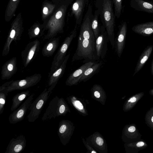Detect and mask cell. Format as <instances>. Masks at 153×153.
I'll return each mask as SVG.
<instances>
[{
    "label": "cell",
    "mask_w": 153,
    "mask_h": 153,
    "mask_svg": "<svg viewBox=\"0 0 153 153\" xmlns=\"http://www.w3.org/2000/svg\"><path fill=\"white\" fill-rule=\"evenodd\" d=\"M93 15L90 11H86L80 25L76 49L72 62L84 59V62L95 61L100 59L96 48V39L91 26Z\"/></svg>",
    "instance_id": "obj_1"
},
{
    "label": "cell",
    "mask_w": 153,
    "mask_h": 153,
    "mask_svg": "<svg viewBox=\"0 0 153 153\" xmlns=\"http://www.w3.org/2000/svg\"><path fill=\"white\" fill-rule=\"evenodd\" d=\"M102 23L106 29L108 41L113 48L115 47V17L112 0H95Z\"/></svg>",
    "instance_id": "obj_2"
},
{
    "label": "cell",
    "mask_w": 153,
    "mask_h": 153,
    "mask_svg": "<svg viewBox=\"0 0 153 153\" xmlns=\"http://www.w3.org/2000/svg\"><path fill=\"white\" fill-rule=\"evenodd\" d=\"M78 26L76 25L74 29L64 39L53 58L48 74L50 76L63 61L67 51L73 39L76 36Z\"/></svg>",
    "instance_id": "obj_3"
},
{
    "label": "cell",
    "mask_w": 153,
    "mask_h": 153,
    "mask_svg": "<svg viewBox=\"0 0 153 153\" xmlns=\"http://www.w3.org/2000/svg\"><path fill=\"white\" fill-rule=\"evenodd\" d=\"M51 93L45 88L34 101L32 102L28 109L30 112L27 116L29 122H34L39 118Z\"/></svg>",
    "instance_id": "obj_4"
},
{
    "label": "cell",
    "mask_w": 153,
    "mask_h": 153,
    "mask_svg": "<svg viewBox=\"0 0 153 153\" xmlns=\"http://www.w3.org/2000/svg\"><path fill=\"white\" fill-rule=\"evenodd\" d=\"M65 111L66 106L63 100L56 96L50 101L42 120L44 121L55 119L56 117L64 114Z\"/></svg>",
    "instance_id": "obj_5"
},
{
    "label": "cell",
    "mask_w": 153,
    "mask_h": 153,
    "mask_svg": "<svg viewBox=\"0 0 153 153\" xmlns=\"http://www.w3.org/2000/svg\"><path fill=\"white\" fill-rule=\"evenodd\" d=\"M41 78L40 74H36L23 79L12 80L9 86L0 91H3L8 94V92L13 91L26 89L36 85L40 81Z\"/></svg>",
    "instance_id": "obj_6"
},
{
    "label": "cell",
    "mask_w": 153,
    "mask_h": 153,
    "mask_svg": "<svg viewBox=\"0 0 153 153\" xmlns=\"http://www.w3.org/2000/svg\"><path fill=\"white\" fill-rule=\"evenodd\" d=\"M40 42L38 39L29 43L21 53V59L24 67L33 60L39 52Z\"/></svg>",
    "instance_id": "obj_7"
},
{
    "label": "cell",
    "mask_w": 153,
    "mask_h": 153,
    "mask_svg": "<svg viewBox=\"0 0 153 153\" xmlns=\"http://www.w3.org/2000/svg\"><path fill=\"white\" fill-rule=\"evenodd\" d=\"M34 96L33 94L30 95L19 107L13 111L10 114L8 118L10 123L15 124L24 119L32 103Z\"/></svg>",
    "instance_id": "obj_8"
},
{
    "label": "cell",
    "mask_w": 153,
    "mask_h": 153,
    "mask_svg": "<svg viewBox=\"0 0 153 153\" xmlns=\"http://www.w3.org/2000/svg\"><path fill=\"white\" fill-rule=\"evenodd\" d=\"M108 39L105 28L102 25L100 26V32L96 40L95 48L97 56L104 59L108 50Z\"/></svg>",
    "instance_id": "obj_9"
},
{
    "label": "cell",
    "mask_w": 153,
    "mask_h": 153,
    "mask_svg": "<svg viewBox=\"0 0 153 153\" xmlns=\"http://www.w3.org/2000/svg\"><path fill=\"white\" fill-rule=\"evenodd\" d=\"M70 54L66 56L62 62L57 68L49 76H48V90L52 92L57 84L59 79L63 76L66 66V65L70 57Z\"/></svg>",
    "instance_id": "obj_10"
},
{
    "label": "cell",
    "mask_w": 153,
    "mask_h": 153,
    "mask_svg": "<svg viewBox=\"0 0 153 153\" xmlns=\"http://www.w3.org/2000/svg\"><path fill=\"white\" fill-rule=\"evenodd\" d=\"M127 28L126 22H123L119 26V31L115 39L114 48L118 56L120 58L125 48Z\"/></svg>",
    "instance_id": "obj_11"
},
{
    "label": "cell",
    "mask_w": 153,
    "mask_h": 153,
    "mask_svg": "<svg viewBox=\"0 0 153 153\" xmlns=\"http://www.w3.org/2000/svg\"><path fill=\"white\" fill-rule=\"evenodd\" d=\"M89 0H74L71 6V14L74 16L76 25H80L83 19L85 8L88 5Z\"/></svg>",
    "instance_id": "obj_12"
},
{
    "label": "cell",
    "mask_w": 153,
    "mask_h": 153,
    "mask_svg": "<svg viewBox=\"0 0 153 153\" xmlns=\"http://www.w3.org/2000/svg\"><path fill=\"white\" fill-rule=\"evenodd\" d=\"M26 145V140L24 136L21 135L16 138L11 139L5 153H18L22 152Z\"/></svg>",
    "instance_id": "obj_13"
},
{
    "label": "cell",
    "mask_w": 153,
    "mask_h": 153,
    "mask_svg": "<svg viewBox=\"0 0 153 153\" xmlns=\"http://www.w3.org/2000/svg\"><path fill=\"white\" fill-rule=\"evenodd\" d=\"M17 61L16 57H13L7 61L3 65L1 72L2 80L10 78L17 70Z\"/></svg>",
    "instance_id": "obj_14"
},
{
    "label": "cell",
    "mask_w": 153,
    "mask_h": 153,
    "mask_svg": "<svg viewBox=\"0 0 153 153\" xmlns=\"http://www.w3.org/2000/svg\"><path fill=\"white\" fill-rule=\"evenodd\" d=\"M96 62L89 61L85 62L69 75L66 81V84L73 85L79 82L85 71Z\"/></svg>",
    "instance_id": "obj_15"
},
{
    "label": "cell",
    "mask_w": 153,
    "mask_h": 153,
    "mask_svg": "<svg viewBox=\"0 0 153 153\" xmlns=\"http://www.w3.org/2000/svg\"><path fill=\"white\" fill-rule=\"evenodd\" d=\"M59 38L58 37H53L49 39L42 48V55L46 57L52 56L59 46Z\"/></svg>",
    "instance_id": "obj_16"
},
{
    "label": "cell",
    "mask_w": 153,
    "mask_h": 153,
    "mask_svg": "<svg viewBox=\"0 0 153 153\" xmlns=\"http://www.w3.org/2000/svg\"><path fill=\"white\" fill-rule=\"evenodd\" d=\"M133 32L143 36L153 35V21L138 24L131 29Z\"/></svg>",
    "instance_id": "obj_17"
},
{
    "label": "cell",
    "mask_w": 153,
    "mask_h": 153,
    "mask_svg": "<svg viewBox=\"0 0 153 153\" xmlns=\"http://www.w3.org/2000/svg\"><path fill=\"white\" fill-rule=\"evenodd\" d=\"M153 50L152 45H149L145 48L139 58L133 76H134L142 68L151 56Z\"/></svg>",
    "instance_id": "obj_18"
},
{
    "label": "cell",
    "mask_w": 153,
    "mask_h": 153,
    "mask_svg": "<svg viewBox=\"0 0 153 153\" xmlns=\"http://www.w3.org/2000/svg\"><path fill=\"white\" fill-rule=\"evenodd\" d=\"M102 64V62H96L88 68L83 73L79 82H85L90 79L99 71Z\"/></svg>",
    "instance_id": "obj_19"
},
{
    "label": "cell",
    "mask_w": 153,
    "mask_h": 153,
    "mask_svg": "<svg viewBox=\"0 0 153 153\" xmlns=\"http://www.w3.org/2000/svg\"><path fill=\"white\" fill-rule=\"evenodd\" d=\"M30 94V91L27 90L18 93L13 98L12 103L10 108L13 111L19 107L22 102Z\"/></svg>",
    "instance_id": "obj_20"
},
{
    "label": "cell",
    "mask_w": 153,
    "mask_h": 153,
    "mask_svg": "<svg viewBox=\"0 0 153 153\" xmlns=\"http://www.w3.org/2000/svg\"><path fill=\"white\" fill-rule=\"evenodd\" d=\"M99 16L100 13L99 10L97 9L93 14L91 21V27L96 40L100 32V26L98 22V17Z\"/></svg>",
    "instance_id": "obj_21"
},
{
    "label": "cell",
    "mask_w": 153,
    "mask_h": 153,
    "mask_svg": "<svg viewBox=\"0 0 153 153\" xmlns=\"http://www.w3.org/2000/svg\"><path fill=\"white\" fill-rule=\"evenodd\" d=\"M138 5L143 11L153 13V3L143 0H135Z\"/></svg>",
    "instance_id": "obj_22"
},
{
    "label": "cell",
    "mask_w": 153,
    "mask_h": 153,
    "mask_svg": "<svg viewBox=\"0 0 153 153\" xmlns=\"http://www.w3.org/2000/svg\"><path fill=\"white\" fill-rule=\"evenodd\" d=\"M114 7V13L115 16L119 18L121 15L122 10V0H112Z\"/></svg>",
    "instance_id": "obj_23"
},
{
    "label": "cell",
    "mask_w": 153,
    "mask_h": 153,
    "mask_svg": "<svg viewBox=\"0 0 153 153\" xmlns=\"http://www.w3.org/2000/svg\"><path fill=\"white\" fill-rule=\"evenodd\" d=\"M7 95L8 94L5 91H0V115H1L3 112Z\"/></svg>",
    "instance_id": "obj_24"
},
{
    "label": "cell",
    "mask_w": 153,
    "mask_h": 153,
    "mask_svg": "<svg viewBox=\"0 0 153 153\" xmlns=\"http://www.w3.org/2000/svg\"><path fill=\"white\" fill-rule=\"evenodd\" d=\"M96 142L98 145L102 146L104 143V141L102 138L100 137H98L96 139Z\"/></svg>",
    "instance_id": "obj_25"
},
{
    "label": "cell",
    "mask_w": 153,
    "mask_h": 153,
    "mask_svg": "<svg viewBox=\"0 0 153 153\" xmlns=\"http://www.w3.org/2000/svg\"><path fill=\"white\" fill-rule=\"evenodd\" d=\"M76 106L79 109H82L83 108V106L81 102L79 101H76L75 102Z\"/></svg>",
    "instance_id": "obj_26"
},
{
    "label": "cell",
    "mask_w": 153,
    "mask_h": 153,
    "mask_svg": "<svg viewBox=\"0 0 153 153\" xmlns=\"http://www.w3.org/2000/svg\"><path fill=\"white\" fill-rule=\"evenodd\" d=\"M62 12L61 11H58L56 15V18L57 19H60L62 16L63 15Z\"/></svg>",
    "instance_id": "obj_27"
},
{
    "label": "cell",
    "mask_w": 153,
    "mask_h": 153,
    "mask_svg": "<svg viewBox=\"0 0 153 153\" xmlns=\"http://www.w3.org/2000/svg\"><path fill=\"white\" fill-rule=\"evenodd\" d=\"M128 131L129 132H132L136 130V128L134 126H131L128 128Z\"/></svg>",
    "instance_id": "obj_28"
},
{
    "label": "cell",
    "mask_w": 153,
    "mask_h": 153,
    "mask_svg": "<svg viewBox=\"0 0 153 153\" xmlns=\"http://www.w3.org/2000/svg\"><path fill=\"white\" fill-rule=\"evenodd\" d=\"M137 99L136 97H133L131 98L128 100V102H134L136 101Z\"/></svg>",
    "instance_id": "obj_29"
},
{
    "label": "cell",
    "mask_w": 153,
    "mask_h": 153,
    "mask_svg": "<svg viewBox=\"0 0 153 153\" xmlns=\"http://www.w3.org/2000/svg\"><path fill=\"white\" fill-rule=\"evenodd\" d=\"M94 94L95 96L97 98H98L100 97V94L98 91H95Z\"/></svg>",
    "instance_id": "obj_30"
},
{
    "label": "cell",
    "mask_w": 153,
    "mask_h": 153,
    "mask_svg": "<svg viewBox=\"0 0 153 153\" xmlns=\"http://www.w3.org/2000/svg\"><path fill=\"white\" fill-rule=\"evenodd\" d=\"M144 143L143 142L140 141L137 144V146L138 147H141L144 146Z\"/></svg>",
    "instance_id": "obj_31"
},
{
    "label": "cell",
    "mask_w": 153,
    "mask_h": 153,
    "mask_svg": "<svg viewBox=\"0 0 153 153\" xmlns=\"http://www.w3.org/2000/svg\"><path fill=\"white\" fill-rule=\"evenodd\" d=\"M43 12L44 14H47L48 13V9L47 7H45L43 8Z\"/></svg>",
    "instance_id": "obj_32"
},
{
    "label": "cell",
    "mask_w": 153,
    "mask_h": 153,
    "mask_svg": "<svg viewBox=\"0 0 153 153\" xmlns=\"http://www.w3.org/2000/svg\"><path fill=\"white\" fill-rule=\"evenodd\" d=\"M151 73L153 76V59L152 60L151 65Z\"/></svg>",
    "instance_id": "obj_33"
},
{
    "label": "cell",
    "mask_w": 153,
    "mask_h": 153,
    "mask_svg": "<svg viewBox=\"0 0 153 153\" xmlns=\"http://www.w3.org/2000/svg\"><path fill=\"white\" fill-rule=\"evenodd\" d=\"M151 120L152 122H153V116L152 117L151 119Z\"/></svg>",
    "instance_id": "obj_34"
},
{
    "label": "cell",
    "mask_w": 153,
    "mask_h": 153,
    "mask_svg": "<svg viewBox=\"0 0 153 153\" xmlns=\"http://www.w3.org/2000/svg\"><path fill=\"white\" fill-rule=\"evenodd\" d=\"M91 153H96V152L94 151H93L92 152H91Z\"/></svg>",
    "instance_id": "obj_35"
},
{
    "label": "cell",
    "mask_w": 153,
    "mask_h": 153,
    "mask_svg": "<svg viewBox=\"0 0 153 153\" xmlns=\"http://www.w3.org/2000/svg\"><path fill=\"white\" fill-rule=\"evenodd\" d=\"M16 0H13V1H16Z\"/></svg>",
    "instance_id": "obj_36"
}]
</instances>
